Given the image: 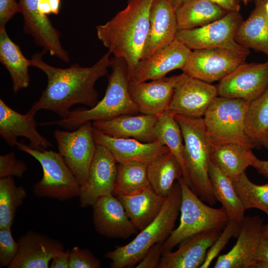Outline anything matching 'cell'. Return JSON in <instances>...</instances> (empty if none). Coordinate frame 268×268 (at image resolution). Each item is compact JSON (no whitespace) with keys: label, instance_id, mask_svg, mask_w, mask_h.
Wrapping results in <instances>:
<instances>
[{"label":"cell","instance_id":"cell-1","mask_svg":"<svg viewBox=\"0 0 268 268\" xmlns=\"http://www.w3.org/2000/svg\"><path fill=\"white\" fill-rule=\"evenodd\" d=\"M45 50L32 56L31 66L43 71L48 78L47 85L39 100L30 110L35 113L41 110L51 111L62 118L67 116L70 108L82 104L90 108L98 102L95 84L105 75L111 67V53L108 51L93 66L82 67L74 64L69 67H56L45 63L42 57Z\"/></svg>","mask_w":268,"mask_h":268},{"label":"cell","instance_id":"cell-2","mask_svg":"<svg viewBox=\"0 0 268 268\" xmlns=\"http://www.w3.org/2000/svg\"><path fill=\"white\" fill-rule=\"evenodd\" d=\"M153 1L128 0L124 9L105 24L96 27L98 38L108 51L125 61L130 80L142 58Z\"/></svg>","mask_w":268,"mask_h":268},{"label":"cell","instance_id":"cell-3","mask_svg":"<svg viewBox=\"0 0 268 268\" xmlns=\"http://www.w3.org/2000/svg\"><path fill=\"white\" fill-rule=\"evenodd\" d=\"M112 72L103 98L89 109L71 110L67 116L58 121L40 123L41 126L57 125L74 130L87 122L106 120L121 115H135L139 111L130 93V78L125 61L111 58Z\"/></svg>","mask_w":268,"mask_h":268},{"label":"cell","instance_id":"cell-4","mask_svg":"<svg viewBox=\"0 0 268 268\" xmlns=\"http://www.w3.org/2000/svg\"><path fill=\"white\" fill-rule=\"evenodd\" d=\"M181 202V188L175 182L155 218L128 244L117 246L105 254L112 268H132L137 265L154 244L163 243L174 229Z\"/></svg>","mask_w":268,"mask_h":268},{"label":"cell","instance_id":"cell-5","mask_svg":"<svg viewBox=\"0 0 268 268\" xmlns=\"http://www.w3.org/2000/svg\"><path fill=\"white\" fill-rule=\"evenodd\" d=\"M182 134L187 183L204 202L216 203L209 177L212 145L205 131L203 118L174 115Z\"/></svg>","mask_w":268,"mask_h":268},{"label":"cell","instance_id":"cell-6","mask_svg":"<svg viewBox=\"0 0 268 268\" xmlns=\"http://www.w3.org/2000/svg\"><path fill=\"white\" fill-rule=\"evenodd\" d=\"M178 181L181 188L180 223L162 244V254L172 251L182 242L195 235L213 230H221L229 220L222 206L214 208L205 204L183 177Z\"/></svg>","mask_w":268,"mask_h":268},{"label":"cell","instance_id":"cell-7","mask_svg":"<svg viewBox=\"0 0 268 268\" xmlns=\"http://www.w3.org/2000/svg\"><path fill=\"white\" fill-rule=\"evenodd\" d=\"M249 104L242 99L218 96L213 100L202 118L212 145L234 143L251 149L256 147L246 132L245 121Z\"/></svg>","mask_w":268,"mask_h":268},{"label":"cell","instance_id":"cell-8","mask_svg":"<svg viewBox=\"0 0 268 268\" xmlns=\"http://www.w3.org/2000/svg\"><path fill=\"white\" fill-rule=\"evenodd\" d=\"M16 146L36 159L42 168V177L33 187L35 196L62 201L79 196L80 186L59 152L34 149L21 142Z\"/></svg>","mask_w":268,"mask_h":268},{"label":"cell","instance_id":"cell-9","mask_svg":"<svg viewBox=\"0 0 268 268\" xmlns=\"http://www.w3.org/2000/svg\"><path fill=\"white\" fill-rule=\"evenodd\" d=\"M249 49L212 48L191 51L182 69L187 74L207 83L220 81L245 63Z\"/></svg>","mask_w":268,"mask_h":268},{"label":"cell","instance_id":"cell-10","mask_svg":"<svg viewBox=\"0 0 268 268\" xmlns=\"http://www.w3.org/2000/svg\"><path fill=\"white\" fill-rule=\"evenodd\" d=\"M93 130L92 122H87L72 132L57 130L54 132L59 152L80 187L87 181L96 152Z\"/></svg>","mask_w":268,"mask_h":268},{"label":"cell","instance_id":"cell-11","mask_svg":"<svg viewBox=\"0 0 268 268\" xmlns=\"http://www.w3.org/2000/svg\"><path fill=\"white\" fill-rule=\"evenodd\" d=\"M243 21L239 11H228L223 17L204 26L178 30L176 39L193 50L212 48L244 49L235 38Z\"/></svg>","mask_w":268,"mask_h":268},{"label":"cell","instance_id":"cell-12","mask_svg":"<svg viewBox=\"0 0 268 268\" xmlns=\"http://www.w3.org/2000/svg\"><path fill=\"white\" fill-rule=\"evenodd\" d=\"M217 96L216 86L183 72L176 75L168 110L173 115L203 118Z\"/></svg>","mask_w":268,"mask_h":268},{"label":"cell","instance_id":"cell-13","mask_svg":"<svg viewBox=\"0 0 268 268\" xmlns=\"http://www.w3.org/2000/svg\"><path fill=\"white\" fill-rule=\"evenodd\" d=\"M216 87L218 96L250 103L268 88V66L244 63L220 80Z\"/></svg>","mask_w":268,"mask_h":268},{"label":"cell","instance_id":"cell-14","mask_svg":"<svg viewBox=\"0 0 268 268\" xmlns=\"http://www.w3.org/2000/svg\"><path fill=\"white\" fill-rule=\"evenodd\" d=\"M117 164L106 146L96 144L87 181L85 185L80 187L78 197L81 207L92 206L100 197L113 194Z\"/></svg>","mask_w":268,"mask_h":268},{"label":"cell","instance_id":"cell-15","mask_svg":"<svg viewBox=\"0 0 268 268\" xmlns=\"http://www.w3.org/2000/svg\"><path fill=\"white\" fill-rule=\"evenodd\" d=\"M263 225L259 216H245L235 244L228 253L218 257L213 267L254 268Z\"/></svg>","mask_w":268,"mask_h":268},{"label":"cell","instance_id":"cell-16","mask_svg":"<svg viewBox=\"0 0 268 268\" xmlns=\"http://www.w3.org/2000/svg\"><path fill=\"white\" fill-rule=\"evenodd\" d=\"M40 0H19L20 13L24 19L23 30L34 39L37 45L43 48L52 56L64 62H70L67 52L62 47L60 33L52 25L47 15L38 11Z\"/></svg>","mask_w":268,"mask_h":268},{"label":"cell","instance_id":"cell-17","mask_svg":"<svg viewBox=\"0 0 268 268\" xmlns=\"http://www.w3.org/2000/svg\"><path fill=\"white\" fill-rule=\"evenodd\" d=\"M92 206L93 224L96 231L102 236L126 239L138 231L122 203L114 195L100 197Z\"/></svg>","mask_w":268,"mask_h":268},{"label":"cell","instance_id":"cell-18","mask_svg":"<svg viewBox=\"0 0 268 268\" xmlns=\"http://www.w3.org/2000/svg\"><path fill=\"white\" fill-rule=\"evenodd\" d=\"M36 114L30 110L25 114H20L0 99V134L9 146H17V138L23 136L29 140L28 145L33 149L42 150L53 147L37 131Z\"/></svg>","mask_w":268,"mask_h":268},{"label":"cell","instance_id":"cell-19","mask_svg":"<svg viewBox=\"0 0 268 268\" xmlns=\"http://www.w3.org/2000/svg\"><path fill=\"white\" fill-rule=\"evenodd\" d=\"M191 51L175 39L161 50L140 60L131 81L137 83L161 79L171 71L182 70Z\"/></svg>","mask_w":268,"mask_h":268},{"label":"cell","instance_id":"cell-20","mask_svg":"<svg viewBox=\"0 0 268 268\" xmlns=\"http://www.w3.org/2000/svg\"><path fill=\"white\" fill-rule=\"evenodd\" d=\"M93 134L96 144L106 146L117 163L138 161L148 165L169 151L157 140L145 143L134 138H115L94 128Z\"/></svg>","mask_w":268,"mask_h":268},{"label":"cell","instance_id":"cell-21","mask_svg":"<svg viewBox=\"0 0 268 268\" xmlns=\"http://www.w3.org/2000/svg\"><path fill=\"white\" fill-rule=\"evenodd\" d=\"M18 253L9 268H48L53 258L64 251L59 240L29 231L17 241Z\"/></svg>","mask_w":268,"mask_h":268},{"label":"cell","instance_id":"cell-22","mask_svg":"<svg viewBox=\"0 0 268 268\" xmlns=\"http://www.w3.org/2000/svg\"><path fill=\"white\" fill-rule=\"evenodd\" d=\"M149 20V29L141 59L169 45L176 39L178 31L176 9L169 0H153Z\"/></svg>","mask_w":268,"mask_h":268},{"label":"cell","instance_id":"cell-23","mask_svg":"<svg viewBox=\"0 0 268 268\" xmlns=\"http://www.w3.org/2000/svg\"><path fill=\"white\" fill-rule=\"evenodd\" d=\"M176 75L134 82L130 80L131 96L141 114L158 116L168 110L174 92Z\"/></svg>","mask_w":268,"mask_h":268},{"label":"cell","instance_id":"cell-24","mask_svg":"<svg viewBox=\"0 0 268 268\" xmlns=\"http://www.w3.org/2000/svg\"><path fill=\"white\" fill-rule=\"evenodd\" d=\"M158 116L141 114L124 115L92 122L93 127L115 138H134L142 142L156 140L154 129Z\"/></svg>","mask_w":268,"mask_h":268},{"label":"cell","instance_id":"cell-25","mask_svg":"<svg viewBox=\"0 0 268 268\" xmlns=\"http://www.w3.org/2000/svg\"><path fill=\"white\" fill-rule=\"evenodd\" d=\"M220 233L221 230H213L184 240L177 250L162 254L158 268H200L209 248Z\"/></svg>","mask_w":268,"mask_h":268},{"label":"cell","instance_id":"cell-26","mask_svg":"<svg viewBox=\"0 0 268 268\" xmlns=\"http://www.w3.org/2000/svg\"><path fill=\"white\" fill-rule=\"evenodd\" d=\"M117 198L129 218L139 231L155 218L166 199L156 194L151 187L119 195Z\"/></svg>","mask_w":268,"mask_h":268},{"label":"cell","instance_id":"cell-27","mask_svg":"<svg viewBox=\"0 0 268 268\" xmlns=\"http://www.w3.org/2000/svg\"><path fill=\"white\" fill-rule=\"evenodd\" d=\"M268 0H255V7L238 27L235 40L245 48L252 49L268 56Z\"/></svg>","mask_w":268,"mask_h":268},{"label":"cell","instance_id":"cell-28","mask_svg":"<svg viewBox=\"0 0 268 268\" xmlns=\"http://www.w3.org/2000/svg\"><path fill=\"white\" fill-rule=\"evenodd\" d=\"M0 61L9 73L15 93L28 86L31 60L24 57L19 46L9 38L5 26H0Z\"/></svg>","mask_w":268,"mask_h":268},{"label":"cell","instance_id":"cell-29","mask_svg":"<svg viewBox=\"0 0 268 268\" xmlns=\"http://www.w3.org/2000/svg\"><path fill=\"white\" fill-rule=\"evenodd\" d=\"M256 156L251 149L234 143L212 145L211 161L233 181L252 165Z\"/></svg>","mask_w":268,"mask_h":268},{"label":"cell","instance_id":"cell-30","mask_svg":"<svg viewBox=\"0 0 268 268\" xmlns=\"http://www.w3.org/2000/svg\"><path fill=\"white\" fill-rule=\"evenodd\" d=\"M209 177L212 192L216 201L225 209L229 220L241 223L245 216V210L236 191L233 181L225 175L211 161Z\"/></svg>","mask_w":268,"mask_h":268},{"label":"cell","instance_id":"cell-31","mask_svg":"<svg viewBox=\"0 0 268 268\" xmlns=\"http://www.w3.org/2000/svg\"><path fill=\"white\" fill-rule=\"evenodd\" d=\"M227 13L209 0H192L176 10L178 30L204 26L223 17Z\"/></svg>","mask_w":268,"mask_h":268},{"label":"cell","instance_id":"cell-32","mask_svg":"<svg viewBox=\"0 0 268 268\" xmlns=\"http://www.w3.org/2000/svg\"><path fill=\"white\" fill-rule=\"evenodd\" d=\"M147 175L154 192L166 198L175 181L183 177V172L180 163L169 151L148 165Z\"/></svg>","mask_w":268,"mask_h":268},{"label":"cell","instance_id":"cell-33","mask_svg":"<svg viewBox=\"0 0 268 268\" xmlns=\"http://www.w3.org/2000/svg\"><path fill=\"white\" fill-rule=\"evenodd\" d=\"M156 140L166 146L180 163L183 178L187 183L184 162V143L180 127L169 110L158 116L154 129Z\"/></svg>","mask_w":268,"mask_h":268},{"label":"cell","instance_id":"cell-34","mask_svg":"<svg viewBox=\"0 0 268 268\" xmlns=\"http://www.w3.org/2000/svg\"><path fill=\"white\" fill-rule=\"evenodd\" d=\"M148 164L138 161L118 163L113 195L117 196L151 187L147 175Z\"/></svg>","mask_w":268,"mask_h":268},{"label":"cell","instance_id":"cell-35","mask_svg":"<svg viewBox=\"0 0 268 268\" xmlns=\"http://www.w3.org/2000/svg\"><path fill=\"white\" fill-rule=\"evenodd\" d=\"M27 196L22 186H17L12 177L0 179V228H11L15 212Z\"/></svg>","mask_w":268,"mask_h":268},{"label":"cell","instance_id":"cell-36","mask_svg":"<svg viewBox=\"0 0 268 268\" xmlns=\"http://www.w3.org/2000/svg\"><path fill=\"white\" fill-rule=\"evenodd\" d=\"M233 183L245 210L257 208L268 216V183L256 184L250 180L246 172Z\"/></svg>","mask_w":268,"mask_h":268},{"label":"cell","instance_id":"cell-37","mask_svg":"<svg viewBox=\"0 0 268 268\" xmlns=\"http://www.w3.org/2000/svg\"><path fill=\"white\" fill-rule=\"evenodd\" d=\"M245 128L247 135L256 147L259 139L268 128V88L258 98L250 103L246 114Z\"/></svg>","mask_w":268,"mask_h":268},{"label":"cell","instance_id":"cell-38","mask_svg":"<svg viewBox=\"0 0 268 268\" xmlns=\"http://www.w3.org/2000/svg\"><path fill=\"white\" fill-rule=\"evenodd\" d=\"M241 223L229 220L221 233L209 248L204 262L200 268H207L212 262L218 257L220 252L225 248L229 240L233 237L237 238L239 235Z\"/></svg>","mask_w":268,"mask_h":268},{"label":"cell","instance_id":"cell-39","mask_svg":"<svg viewBox=\"0 0 268 268\" xmlns=\"http://www.w3.org/2000/svg\"><path fill=\"white\" fill-rule=\"evenodd\" d=\"M19 250L12 235L11 228H0V266L7 267L15 258Z\"/></svg>","mask_w":268,"mask_h":268},{"label":"cell","instance_id":"cell-40","mask_svg":"<svg viewBox=\"0 0 268 268\" xmlns=\"http://www.w3.org/2000/svg\"><path fill=\"white\" fill-rule=\"evenodd\" d=\"M101 263L90 250L73 247L69 251V268H99Z\"/></svg>","mask_w":268,"mask_h":268},{"label":"cell","instance_id":"cell-41","mask_svg":"<svg viewBox=\"0 0 268 268\" xmlns=\"http://www.w3.org/2000/svg\"><path fill=\"white\" fill-rule=\"evenodd\" d=\"M27 170L26 164L16 159L14 152L0 156V179L13 176L20 178Z\"/></svg>","mask_w":268,"mask_h":268},{"label":"cell","instance_id":"cell-42","mask_svg":"<svg viewBox=\"0 0 268 268\" xmlns=\"http://www.w3.org/2000/svg\"><path fill=\"white\" fill-rule=\"evenodd\" d=\"M162 243H158L152 246L135 268H158L162 256Z\"/></svg>","mask_w":268,"mask_h":268},{"label":"cell","instance_id":"cell-43","mask_svg":"<svg viewBox=\"0 0 268 268\" xmlns=\"http://www.w3.org/2000/svg\"><path fill=\"white\" fill-rule=\"evenodd\" d=\"M20 12L19 3L15 0H0V26L6 23L17 13Z\"/></svg>","mask_w":268,"mask_h":268},{"label":"cell","instance_id":"cell-44","mask_svg":"<svg viewBox=\"0 0 268 268\" xmlns=\"http://www.w3.org/2000/svg\"><path fill=\"white\" fill-rule=\"evenodd\" d=\"M69 251H63L52 260L51 268H69Z\"/></svg>","mask_w":268,"mask_h":268},{"label":"cell","instance_id":"cell-45","mask_svg":"<svg viewBox=\"0 0 268 268\" xmlns=\"http://www.w3.org/2000/svg\"><path fill=\"white\" fill-rule=\"evenodd\" d=\"M256 260V262H268V238L262 237L257 249Z\"/></svg>","mask_w":268,"mask_h":268},{"label":"cell","instance_id":"cell-46","mask_svg":"<svg viewBox=\"0 0 268 268\" xmlns=\"http://www.w3.org/2000/svg\"><path fill=\"white\" fill-rule=\"evenodd\" d=\"M227 12L239 11L240 4L237 0H209Z\"/></svg>","mask_w":268,"mask_h":268},{"label":"cell","instance_id":"cell-47","mask_svg":"<svg viewBox=\"0 0 268 268\" xmlns=\"http://www.w3.org/2000/svg\"><path fill=\"white\" fill-rule=\"evenodd\" d=\"M252 167L259 174L268 179V160H260L256 157Z\"/></svg>","mask_w":268,"mask_h":268},{"label":"cell","instance_id":"cell-48","mask_svg":"<svg viewBox=\"0 0 268 268\" xmlns=\"http://www.w3.org/2000/svg\"><path fill=\"white\" fill-rule=\"evenodd\" d=\"M38 11L43 15L52 13V10L48 0H40L38 4Z\"/></svg>","mask_w":268,"mask_h":268},{"label":"cell","instance_id":"cell-49","mask_svg":"<svg viewBox=\"0 0 268 268\" xmlns=\"http://www.w3.org/2000/svg\"><path fill=\"white\" fill-rule=\"evenodd\" d=\"M259 144L265 148L268 152V128L266 129L260 136Z\"/></svg>","mask_w":268,"mask_h":268},{"label":"cell","instance_id":"cell-50","mask_svg":"<svg viewBox=\"0 0 268 268\" xmlns=\"http://www.w3.org/2000/svg\"><path fill=\"white\" fill-rule=\"evenodd\" d=\"M51 10L52 13L58 15L60 11L61 0H48Z\"/></svg>","mask_w":268,"mask_h":268},{"label":"cell","instance_id":"cell-51","mask_svg":"<svg viewBox=\"0 0 268 268\" xmlns=\"http://www.w3.org/2000/svg\"><path fill=\"white\" fill-rule=\"evenodd\" d=\"M172 6L176 10L184 4L192 0H169Z\"/></svg>","mask_w":268,"mask_h":268},{"label":"cell","instance_id":"cell-52","mask_svg":"<svg viewBox=\"0 0 268 268\" xmlns=\"http://www.w3.org/2000/svg\"><path fill=\"white\" fill-rule=\"evenodd\" d=\"M262 237L268 238V224H264L263 227Z\"/></svg>","mask_w":268,"mask_h":268},{"label":"cell","instance_id":"cell-53","mask_svg":"<svg viewBox=\"0 0 268 268\" xmlns=\"http://www.w3.org/2000/svg\"><path fill=\"white\" fill-rule=\"evenodd\" d=\"M266 11H267V14H268V2H267V4H266Z\"/></svg>","mask_w":268,"mask_h":268},{"label":"cell","instance_id":"cell-54","mask_svg":"<svg viewBox=\"0 0 268 268\" xmlns=\"http://www.w3.org/2000/svg\"><path fill=\"white\" fill-rule=\"evenodd\" d=\"M243 0L245 4H247L248 1L250 0Z\"/></svg>","mask_w":268,"mask_h":268},{"label":"cell","instance_id":"cell-55","mask_svg":"<svg viewBox=\"0 0 268 268\" xmlns=\"http://www.w3.org/2000/svg\"><path fill=\"white\" fill-rule=\"evenodd\" d=\"M265 63L268 66V59Z\"/></svg>","mask_w":268,"mask_h":268}]
</instances>
